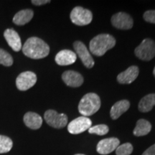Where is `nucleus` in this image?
I'll use <instances>...</instances> for the list:
<instances>
[{"label":"nucleus","instance_id":"nucleus-1","mask_svg":"<svg viewBox=\"0 0 155 155\" xmlns=\"http://www.w3.org/2000/svg\"><path fill=\"white\" fill-rule=\"evenodd\" d=\"M23 53L32 59H42L49 55V45L42 39L32 37L27 40L22 48Z\"/></svg>","mask_w":155,"mask_h":155},{"label":"nucleus","instance_id":"nucleus-2","mask_svg":"<svg viewBox=\"0 0 155 155\" xmlns=\"http://www.w3.org/2000/svg\"><path fill=\"white\" fill-rule=\"evenodd\" d=\"M115 45V38L111 35L100 34L91 40L89 49L94 55L102 56L105 55L108 50L113 48Z\"/></svg>","mask_w":155,"mask_h":155},{"label":"nucleus","instance_id":"nucleus-3","mask_svg":"<svg viewBox=\"0 0 155 155\" xmlns=\"http://www.w3.org/2000/svg\"><path fill=\"white\" fill-rule=\"evenodd\" d=\"M100 108V97L94 93H89L85 95L78 104L79 113L86 117L94 115Z\"/></svg>","mask_w":155,"mask_h":155},{"label":"nucleus","instance_id":"nucleus-4","mask_svg":"<svg viewBox=\"0 0 155 155\" xmlns=\"http://www.w3.org/2000/svg\"><path fill=\"white\" fill-rule=\"evenodd\" d=\"M137 58L144 61H150L155 57V42L150 38H146L134 50Z\"/></svg>","mask_w":155,"mask_h":155},{"label":"nucleus","instance_id":"nucleus-5","mask_svg":"<svg viewBox=\"0 0 155 155\" xmlns=\"http://www.w3.org/2000/svg\"><path fill=\"white\" fill-rule=\"evenodd\" d=\"M70 17L73 24L78 26H85L91 22L93 15L88 9L81 7H75L71 12Z\"/></svg>","mask_w":155,"mask_h":155},{"label":"nucleus","instance_id":"nucleus-6","mask_svg":"<svg viewBox=\"0 0 155 155\" xmlns=\"http://www.w3.org/2000/svg\"><path fill=\"white\" fill-rule=\"evenodd\" d=\"M46 123L55 129H62L68 124V116L65 114H59L54 110H48L44 114Z\"/></svg>","mask_w":155,"mask_h":155},{"label":"nucleus","instance_id":"nucleus-7","mask_svg":"<svg viewBox=\"0 0 155 155\" xmlns=\"http://www.w3.org/2000/svg\"><path fill=\"white\" fill-rule=\"evenodd\" d=\"M91 125V120L86 116H81L70 122L68 125V131L72 134H79L88 130Z\"/></svg>","mask_w":155,"mask_h":155},{"label":"nucleus","instance_id":"nucleus-8","mask_svg":"<svg viewBox=\"0 0 155 155\" xmlns=\"http://www.w3.org/2000/svg\"><path fill=\"white\" fill-rule=\"evenodd\" d=\"M37 75L32 71H25L20 73L16 79V86L19 91L28 90L35 85Z\"/></svg>","mask_w":155,"mask_h":155},{"label":"nucleus","instance_id":"nucleus-9","mask_svg":"<svg viewBox=\"0 0 155 155\" xmlns=\"http://www.w3.org/2000/svg\"><path fill=\"white\" fill-rule=\"evenodd\" d=\"M73 47L76 52V53L80 59L82 61L83 65L88 68H91L94 65V61L93 59L90 52L88 51V48L81 41H75L73 43Z\"/></svg>","mask_w":155,"mask_h":155},{"label":"nucleus","instance_id":"nucleus-10","mask_svg":"<svg viewBox=\"0 0 155 155\" xmlns=\"http://www.w3.org/2000/svg\"><path fill=\"white\" fill-rule=\"evenodd\" d=\"M111 21L114 27L120 30H129L132 28L134 25L133 19L125 12H119L114 15Z\"/></svg>","mask_w":155,"mask_h":155},{"label":"nucleus","instance_id":"nucleus-11","mask_svg":"<svg viewBox=\"0 0 155 155\" xmlns=\"http://www.w3.org/2000/svg\"><path fill=\"white\" fill-rule=\"evenodd\" d=\"M119 139L115 137L102 139L97 144L96 151L100 154H108L115 151L119 146Z\"/></svg>","mask_w":155,"mask_h":155},{"label":"nucleus","instance_id":"nucleus-12","mask_svg":"<svg viewBox=\"0 0 155 155\" xmlns=\"http://www.w3.org/2000/svg\"><path fill=\"white\" fill-rule=\"evenodd\" d=\"M4 37H5L6 41L7 42L9 47L14 51L19 52V50H22V45L20 37L15 30L7 29L4 32Z\"/></svg>","mask_w":155,"mask_h":155},{"label":"nucleus","instance_id":"nucleus-13","mask_svg":"<svg viewBox=\"0 0 155 155\" xmlns=\"http://www.w3.org/2000/svg\"><path fill=\"white\" fill-rule=\"evenodd\" d=\"M139 73V68L136 65H132L118 75L117 81L121 84H130L137 79Z\"/></svg>","mask_w":155,"mask_h":155},{"label":"nucleus","instance_id":"nucleus-14","mask_svg":"<svg viewBox=\"0 0 155 155\" xmlns=\"http://www.w3.org/2000/svg\"><path fill=\"white\" fill-rule=\"evenodd\" d=\"M62 79L63 82L68 86L76 87L81 86L83 83V78L80 73L73 71H65L62 75Z\"/></svg>","mask_w":155,"mask_h":155},{"label":"nucleus","instance_id":"nucleus-15","mask_svg":"<svg viewBox=\"0 0 155 155\" xmlns=\"http://www.w3.org/2000/svg\"><path fill=\"white\" fill-rule=\"evenodd\" d=\"M76 54L72 50H63L60 51L55 56V62L61 66L72 65L76 61Z\"/></svg>","mask_w":155,"mask_h":155},{"label":"nucleus","instance_id":"nucleus-16","mask_svg":"<svg viewBox=\"0 0 155 155\" xmlns=\"http://www.w3.org/2000/svg\"><path fill=\"white\" fill-rule=\"evenodd\" d=\"M129 107H130V103L129 101H119L116 104H114L111 108V111H110L111 118L114 120L119 119L122 114L128 111Z\"/></svg>","mask_w":155,"mask_h":155},{"label":"nucleus","instance_id":"nucleus-17","mask_svg":"<svg viewBox=\"0 0 155 155\" xmlns=\"http://www.w3.org/2000/svg\"><path fill=\"white\" fill-rule=\"evenodd\" d=\"M23 120L27 127L34 130L40 129L42 124V117L35 112H28L25 114Z\"/></svg>","mask_w":155,"mask_h":155},{"label":"nucleus","instance_id":"nucleus-18","mask_svg":"<svg viewBox=\"0 0 155 155\" xmlns=\"http://www.w3.org/2000/svg\"><path fill=\"white\" fill-rule=\"evenodd\" d=\"M34 15L33 11L31 9H23L16 13L13 17V22L17 25H25L30 22Z\"/></svg>","mask_w":155,"mask_h":155},{"label":"nucleus","instance_id":"nucleus-19","mask_svg":"<svg viewBox=\"0 0 155 155\" xmlns=\"http://www.w3.org/2000/svg\"><path fill=\"white\" fill-rule=\"evenodd\" d=\"M152 130V124L147 120L141 119L137 121V125L133 131L136 137H142L148 134Z\"/></svg>","mask_w":155,"mask_h":155},{"label":"nucleus","instance_id":"nucleus-20","mask_svg":"<svg viewBox=\"0 0 155 155\" xmlns=\"http://www.w3.org/2000/svg\"><path fill=\"white\" fill-rule=\"evenodd\" d=\"M155 106V94L147 95L141 98L139 103L138 108L139 111L147 113L152 109Z\"/></svg>","mask_w":155,"mask_h":155},{"label":"nucleus","instance_id":"nucleus-21","mask_svg":"<svg viewBox=\"0 0 155 155\" xmlns=\"http://www.w3.org/2000/svg\"><path fill=\"white\" fill-rule=\"evenodd\" d=\"M13 147L12 140L7 136L0 135V154L7 153Z\"/></svg>","mask_w":155,"mask_h":155},{"label":"nucleus","instance_id":"nucleus-22","mask_svg":"<svg viewBox=\"0 0 155 155\" xmlns=\"http://www.w3.org/2000/svg\"><path fill=\"white\" fill-rule=\"evenodd\" d=\"M0 64L7 67L11 66L13 64V58L12 55L2 48H0Z\"/></svg>","mask_w":155,"mask_h":155},{"label":"nucleus","instance_id":"nucleus-23","mask_svg":"<svg viewBox=\"0 0 155 155\" xmlns=\"http://www.w3.org/2000/svg\"><path fill=\"white\" fill-rule=\"evenodd\" d=\"M109 129L106 124H99L91 127L88 129V132L90 134H94L99 136H104L108 134Z\"/></svg>","mask_w":155,"mask_h":155},{"label":"nucleus","instance_id":"nucleus-24","mask_svg":"<svg viewBox=\"0 0 155 155\" xmlns=\"http://www.w3.org/2000/svg\"><path fill=\"white\" fill-rule=\"evenodd\" d=\"M133 152V146L130 143L119 145L116 150V155H130Z\"/></svg>","mask_w":155,"mask_h":155},{"label":"nucleus","instance_id":"nucleus-25","mask_svg":"<svg viewBox=\"0 0 155 155\" xmlns=\"http://www.w3.org/2000/svg\"><path fill=\"white\" fill-rule=\"evenodd\" d=\"M143 17L146 22L155 24V10H148L145 12Z\"/></svg>","mask_w":155,"mask_h":155},{"label":"nucleus","instance_id":"nucleus-26","mask_svg":"<svg viewBox=\"0 0 155 155\" xmlns=\"http://www.w3.org/2000/svg\"><path fill=\"white\" fill-rule=\"evenodd\" d=\"M141 155H155V144L149 147Z\"/></svg>","mask_w":155,"mask_h":155},{"label":"nucleus","instance_id":"nucleus-27","mask_svg":"<svg viewBox=\"0 0 155 155\" xmlns=\"http://www.w3.org/2000/svg\"><path fill=\"white\" fill-rule=\"evenodd\" d=\"M50 2V0H32V3L34 5H36V6L44 5Z\"/></svg>","mask_w":155,"mask_h":155},{"label":"nucleus","instance_id":"nucleus-28","mask_svg":"<svg viewBox=\"0 0 155 155\" xmlns=\"http://www.w3.org/2000/svg\"><path fill=\"white\" fill-rule=\"evenodd\" d=\"M153 74H154V77H155V67H154V71H153Z\"/></svg>","mask_w":155,"mask_h":155},{"label":"nucleus","instance_id":"nucleus-29","mask_svg":"<svg viewBox=\"0 0 155 155\" xmlns=\"http://www.w3.org/2000/svg\"><path fill=\"white\" fill-rule=\"evenodd\" d=\"M75 155H86V154H75Z\"/></svg>","mask_w":155,"mask_h":155}]
</instances>
